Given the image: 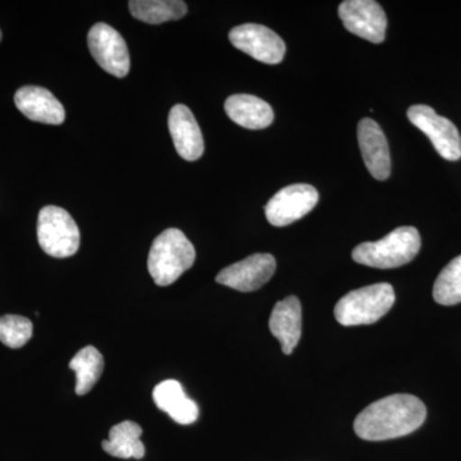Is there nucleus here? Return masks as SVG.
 I'll use <instances>...</instances> for the list:
<instances>
[{
  "mask_svg": "<svg viewBox=\"0 0 461 461\" xmlns=\"http://www.w3.org/2000/svg\"><path fill=\"white\" fill-rule=\"evenodd\" d=\"M426 417V405L417 396L396 393L366 406L355 420L354 430L366 441H386L411 435Z\"/></svg>",
  "mask_w": 461,
  "mask_h": 461,
  "instance_id": "obj_1",
  "label": "nucleus"
},
{
  "mask_svg": "<svg viewBox=\"0 0 461 461\" xmlns=\"http://www.w3.org/2000/svg\"><path fill=\"white\" fill-rule=\"evenodd\" d=\"M195 248L182 230H163L153 241L148 269L158 286L175 284L195 262Z\"/></svg>",
  "mask_w": 461,
  "mask_h": 461,
  "instance_id": "obj_2",
  "label": "nucleus"
},
{
  "mask_svg": "<svg viewBox=\"0 0 461 461\" xmlns=\"http://www.w3.org/2000/svg\"><path fill=\"white\" fill-rule=\"evenodd\" d=\"M420 235L414 227H399L384 239L363 242L353 250V259L363 266L393 269L411 263L420 253Z\"/></svg>",
  "mask_w": 461,
  "mask_h": 461,
  "instance_id": "obj_3",
  "label": "nucleus"
},
{
  "mask_svg": "<svg viewBox=\"0 0 461 461\" xmlns=\"http://www.w3.org/2000/svg\"><path fill=\"white\" fill-rule=\"evenodd\" d=\"M395 303L390 284H375L350 291L335 306V318L345 327L373 324L388 313Z\"/></svg>",
  "mask_w": 461,
  "mask_h": 461,
  "instance_id": "obj_4",
  "label": "nucleus"
},
{
  "mask_svg": "<svg viewBox=\"0 0 461 461\" xmlns=\"http://www.w3.org/2000/svg\"><path fill=\"white\" fill-rule=\"evenodd\" d=\"M38 240L48 256L68 258L75 256L80 248V230L68 212L48 205L39 213Z\"/></svg>",
  "mask_w": 461,
  "mask_h": 461,
  "instance_id": "obj_5",
  "label": "nucleus"
},
{
  "mask_svg": "<svg viewBox=\"0 0 461 461\" xmlns=\"http://www.w3.org/2000/svg\"><path fill=\"white\" fill-rule=\"evenodd\" d=\"M408 118L417 129L429 136L437 153L446 160L461 158V136L456 126L447 118L436 113L429 105H412L408 109Z\"/></svg>",
  "mask_w": 461,
  "mask_h": 461,
  "instance_id": "obj_6",
  "label": "nucleus"
},
{
  "mask_svg": "<svg viewBox=\"0 0 461 461\" xmlns=\"http://www.w3.org/2000/svg\"><path fill=\"white\" fill-rule=\"evenodd\" d=\"M87 44L91 56L108 74L122 78L130 72V53L120 32L107 23L91 27Z\"/></svg>",
  "mask_w": 461,
  "mask_h": 461,
  "instance_id": "obj_7",
  "label": "nucleus"
},
{
  "mask_svg": "<svg viewBox=\"0 0 461 461\" xmlns=\"http://www.w3.org/2000/svg\"><path fill=\"white\" fill-rule=\"evenodd\" d=\"M320 194L308 184H295L278 191L266 205V217L276 227L302 220L318 204Z\"/></svg>",
  "mask_w": 461,
  "mask_h": 461,
  "instance_id": "obj_8",
  "label": "nucleus"
},
{
  "mask_svg": "<svg viewBox=\"0 0 461 461\" xmlns=\"http://www.w3.org/2000/svg\"><path fill=\"white\" fill-rule=\"evenodd\" d=\"M229 38L236 50L267 65H278L286 53V44L280 36L268 27L257 23L233 27Z\"/></svg>",
  "mask_w": 461,
  "mask_h": 461,
  "instance_id": "obj_9",
  "label": "nucleus"
},
{
  "mask_svg": "<svg viewBox=\"0 0 461 461\" xmlns=\"http://www.w3.org/2000/svg\"><path fill=\"white\" fill-rule=\"evenodd\" d=\"M339 16L348 32L373 44L386 38V14L375 0H345L339 5Z\"/></svg>",
  "mask_w": 461,
  "mask_h": 461,
  "instance_id": "obj_10",
  "label": "nucleus"
},
{
  "mask_svg": "<svg viewBox=\"0 0 461 461\" xmlns=\"http://www.w3.org/2000/svg\"><path fill=\"white\" fill-rule=\"evenodd\" d=\"M276 259L271 254H253L247 259L227 267L218 273L215 281L223 286L251 293L263 287L276 272Z\"/></svg>",
  "mask_w": 461,
  "mask_h": 461,
  "instance_id": "obj_11",
  "label": "nucleus"
},
{
  "mask_svg": "<svg viewBox=\"0 0 461 461\" xmlns=\"http://www.w3.org/2000/svg\"><path fill=\"white\" fill-rule=\"evenodd\" d=\"M357 142L369 173L375 180H387L391 175L390 148L379 124L371 118L360 121L357 124Z\"/></svg>",
  "mask_w": 461,
  "mask_h": 461,
  "instance_id": "obj_12",
  "label": "nucleus"
},
{
  "mask_svg": "<svg viewBox=\"0 0 461 461\" xmlns=\"http://www.w3.org/2000/svg\"><path fill=\"white\" fill-rule=\"evenodd\" d=\"M168 129L181 158L195 162L204 154V139L198 121L186 105H175L169 112Z\"/></svg>",
  "mask_w": 461,
  "mask_h": 461,
  "instance_id": "obj_13",
  "label": "nucleus"
},
{
  "mask_svg": "<svg viewBox=\"0 0 461 461\" xmlns=\"http://www.w3.org/2000/svg\"><path fill=\"white\" fill-rule=\"evenodd\" d=\"M18 111L29 120L47 124L65 122L66 112L50 90L41 86H23L14 95Z\"/></svg>",
  "mask_w": 461,
  "mask_h": 461,
  "instance_id": "obj_14",
  "label": "nucleus"
},
{
  "mask_svg": "<svg viewBox=\"0 0 461 461\" xmlns=\"http://www.w3.org/2000/svg\"><path fill=\"white\" fill-rule=\"evenodd\" d=\"M302 304L296 296H287L273 308L269 318V330L281 342L285 355L295 350L302 338Z\"/></svg>",
  "mask_w": 461,
  "mask_h": 461,
  "instance_id": "obj_15",
  "label": "nucleus"
},
{
  "mask_svg": "<svg viewBox=\"0 0 461 461\" xmlns=\"http://www.w3.org/2000/svg\"><path fill=\"white\" fill-rule=\"evenodd\" d=\"M224 111L233 122L248 130L267 129L275 120L271 105L249 94L230 95L224 103Z\"/></svg>",
  "mask_w": 461,
  "mask_h": 461,
  "instance_id": "obj_16",
  "label": "nucleus"
},
{
  "mask_svg": "<svg viewBox=\"0 0 461 461\" xmlns=\"http://www.w3.org/2000/svg\"><path fill=\"white\" fill-rule=\"evenodd\" d=\"M142 429L138 423L124 420L109 430V438L102 442L103 450L120 459H138L145 456V446L140 437Z\"/></svg>",
  "mask_w": 461,
  "mask_h": 461,
  "instance_id": "obj_17",
  "label": "nucleus"
},
{
  "mask_svg": "<svg viewBox=\"0 0 461 461\" xmlns=\"http://www.w3.org/2000/svg\"><path fill=\"white\" fill-rule=\"evenodd\" d=\"M129 8L136 20L150 25L180 20L187 14L186 3L181 0H133Z\"/></svg>",
  "mask_w": 461,
  "mask_h": 461,
  "instance_id": "obj_18",
  "label": "nucleus"
},
{
  "mask_svg": "<svg viewBox=\"0 0 461 461\" xmlns=\"http://www.w3.org/2000/svg\"><path fill=\"white\" fill-rule=\"evenodd\" d=\"M69 368L76 373V393L86 395L102 377L104 359L94 346H86L75 355L69 362Z\"/></svg>",
  "mask_w": 461,
  "mask_h": 461,
  "instance_id": "obj_19",
  "label": "nucleus"
},
{
  "mask_svg": "<svg viewBox=\"0 0 461 461\" xmlns=\"http://www.w3.org/2000/svg\"><path fill=\"white\" fill-rule=\"evenodd\" d=\"M433 299L446 306L461 303V256L451 260L439 273L433 286Z\"/></svg>",
  "mask_w": 461,
  "mask_h": 461,
  "instance_id": "obj_20",
  "label": "nucleus"
},
{
  "mask_svg": "<svg viewBox=\"0 0 461 461\" xmlns=\"http://www.w3.org/2000/svg\"><path fill=\"white\" fill-rule=\"evenodd\" d=\"M32 338V323L29 318L14 314L0 317V342L8 348H23Z\"/></svg>",
  "mask_w": 461,
  "mask_h": 461,
  "instance_id": "obj_21",
  "label": "nucleus"
},
{
  "mask_svg": "<svg viewBox=\"0 0 461 461\" xmlns=\"http://www.w3.org/2000/svg\"><path fill=\"white\" fill-rule=\"evenodd\" d=\"M185 399H186V395H185L184 388L176 379L160 382L153 391V400L158 409L167 414H169Z\"/></svg>",
  "mask_w": 461,
  "mask_h": 461,
  "instance_id": "obj_22",
  "label": "nucleus"
},
{
  "mask_svg": "<svg viewBox=\"0 0 461 461\" xmlns=\"http://www.w3.org/2000/svg\"><path fill=\"white\" fill-rule=\"evenodd\" d=\"M168 415L176 423L182 424V426H189V424L195 423L198 420L199 408L194 400L186 397Z\"/></svg>",
  "mask_w": 461,
  "mask_h": 461,
  "instance_id": "obj_23",
  "label": "nucleus"
},
{
  "mask_svg": "<svg viewBox=\"0 0 461 461\" xmlns=\"http://www.w3.org/2000/svg\"><path fill=\"white\" fill-rule=\"evenodd\" d=\"M0 41H2V32H0Z\"/></svg>",
  "mask_w": 461,
  "mask_h": 461,
  "instance_id": "obj_24",
  "label": "nucleus"
}]
</instances>
